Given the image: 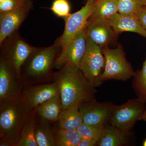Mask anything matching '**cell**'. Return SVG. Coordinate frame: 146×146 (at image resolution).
<instances>
[{
    "label": "cell",
    "mask_w": 146,
    "mask_h": 146,
    "mask_svg": "<svg viewBox=\"0 0 146 146\" xmlns=\"http://www.w3.org/2000/svg\"><path fill=\"white\" fill-rule=\"evenodd\" d=\"M56 146H78L82 140L77 129H68L58 127L56 123L53 127Z\"/></svg>",
    "instance_id": "21"
},
{
    "label": "cell",
    "mask_w": 146,
    "mask_h": 146,
    "mask_svg": "<svg viewBox=\"0 0 146 146\" xmlns=\"http://www.w3.org/2000/svg\"><path fill=\"white\" fill-rule=\"evenodd\" d=\"M86 27L73 39L66 52L59 55L56 60L54 68L58 70H80V64L87 45Z\"/></svg>",
    "instance_id": "9"
},
{
    "label": "cell",
    "mask_w": 146,
    "mask_h": 146,
    "mask_svg": "<svg viewBox=\"0 0 146 146\" xmlns=\"http://www.w3.org/2000/svg\"><path fill=\"white\" fill-rule=\"evenodd\" d=\"M102 50L105 59V67L102 77L103 81L110 80L127 81L133 77L135 72L127 61L121 45H118L115 48L104 47Z\"/></svg>",
    "instance_id": "4"
},
{
    "label": "cell",
    "mask_w": 146,
    "mask_h": 146,
    "mask_svg": "<svg viewBox=\"0 0 146 146\" xmlns=\"http://www.w3.org/2000/svg\"><path fill=\"white\" fill-rule=\"evenodd\" d=\"M51 123L39 116L35 131V138L38 146H56Z\"/></svg>",
    "instance_id": "20"
},
{
    "label": "cell",
    "mask_w": 146,
    "mask_h": 146,
    "mask_svg": "<svg viewBox=\"0 0 146 146\" xmlns=\"http://www.w3.org/2000/svg\"><path fill=\"white\" fill-rule=\"evenodd\" d=\"M118 13L123 15L135 14L144 5L143 0H117Z\"/></svg>",
    "instance_id": "24"
},
{
    "label": "cell",
    "mask_w": 146,
    "mask_h": 146,
    "mask_svg": "<svg viewBox=\"0 0 146 146\" xmlns=\"http://www.w3.org/2000/svg\"><path fill=\"white\" fill-rule=\"evenodd\" d=\"M35 109L40 117L51 123H56L62 110V102L60 94L39 105Z\"/></svg>",
    "instance_id": "17"
},
{
    "label": "cell",
    "mask_w": 146,
    "mask_h": 146,
    "mask_svg": "<svg viewBox=\"0 0 146 146\" xmlns=\"http://www.w3.org/2000/svg\"><path fill=\"white\" fill-rule=\"evenodd\" d=\"M86 29L87 36L101 48L116 43L119 36L108 20L88 21Z\"/></svg>",
    "instance_id": "12"
},
{
    "label": "cell",
    "mask_w": 146,
    "mask_h": 146,
    "mask_svg": "<svg viewBox=\"0 0 146 146\" xmlns=\"http://www.w3.org/2000/svg\"><path fill=\"white\" fill-rule=\"evenodd\" d=\"M118 13L117 0H96L88 21L105 19L108 20Z\"/></svg>",
    "instance_id": "19"
},
{
    "label": "cell",
    "mask_w": 146,
    "mask_h": 146,
    "mask_svg": "<svg viewBox=\"0 0 146 146\" xmlns=\"http://www.w3.org/2000/svg\"><path fill=\"white\" fill-rule=\"evenodd\" d=\"M8 1V0H0V3L3 2L5 1Z\"/></svg>",
    "instance_id": "35"
},
{
    "label": "cell",
    "mask_w": 146,
    "mask_h": 146,
    "mask_svg": "<svg viewBox=\"0 0 146 146\" xmlns=\"http://www.w3.org/2000/svg\"><path fill=\"white\" fill-rule=\"evenodd\" d=\"M95 2L87 0L86 4L80 10L70 13L63 19L65 23L64 31L56 41L61 49L59 55L63 54L66 52L73 39L86 27Z\"/></svg>",
    "instance_id": "8"
},
{
    "label": "cell",
    "mask_w": 146,
    "mask_h": 146,
    "mask_svg": "<svg viewBox=\"0 0 146 146\" xmlns=\"http://www.w3.org/2000/svg\"><path fill=\"white\" fill-rule=\"evenodd\" d=\"M0 46V56L12 66L21 78V68L35 47L28 44L18 31L7 36Z\"/></svg>",
    "instance_id": "5"
},
{
    "label": "cell",
    "mask_w": 146,
    "mask_h": 146,
    "mask_svg": "<svg viewBox=\"0 0 146 146\" xmlns=\"http://www.w3.org/2000/svg\"><path fill=\"white\" fill-rule=\"evenodd\" d=\"M98 145V142L92 139L88 138H82L78 146H96Z\"/></svg>",
    "instance_id": "29"
},
{
    "label": "cell",
    "mask_w": 146,
    "mask_h": 146,
    "mask_svg": "<svg viewBox=\"0 0 146 146\" xmlns=\"http://www.w3.org/2000/svg\"><path fill=\"white\" fill-rule=\"evenodd\" d=\"M87 1H90L93 2H95L96 0H87Z\"/></svg>",
    "instance_id": "34"
},
{
    "label": "cell",
    "mask_w": 146,
    "mask_h": 146,
    "mask_svg": "<svg viewBox=\"0 0 146 146\" xmlns=\"http://www.w3.org/2000/svg\"><path fill=\"white\" fill-rule=\"evenodd\" d=\"M104 128L83 123L77 130L82 138H88L98 142L101 138Z\"/></svg>",
    "instance_id": "25"
},
{
    "label": "cell",
    "mask_w": 146,
    "mask_h": 146,
    "mask_svg": "<svg viewBox=\"0 0 146 146\" xmlns=\"http://www.w3.org/2000/svg\"><path fill=\"white\" fill-rule=\"evenodd\" d=\"M60 94L59 88L54 82L49 83L24 84L22 98L32 108Z\"/></svg>",
    "instance_id": "13"
},
{
    "label": "cell",
    "mask_w": 146,
    "mask_h": 146,
    "mask_svg": "<svg viewBox=\"0 0 146 146\" xmlns=\"http://www.w3.org/2000/svg\"><path fill=\"white\" fill-rule=\"evenodd\" d=\"M24 84L12 66L0 56V102L22 97Z\"/></svg>",
    "instance_id": "10"
},
{
    "label": "cell",
    "mask_w": 146,
    "mask_h": 146,
    "mask_svg": "<svg viewBox=\"0 0 146 146\" xmlns=\"http://www.w3.org/2000/svg\"><path fill=\"white\" fill-rule=\"evenodd\" d=\"M33 8V3L0 13V44L7 36L18 31Z\"/></svg>",
    "instance_id": "14"
},
{
    "label": "cell",
    "mask_w": 146,
    "mask_h": 146,
    "mask_svg": "<svg viewBox=\"0 0 146 146\" xmlns=\"http://www.w3.org/2000/svg\"><path fill=\"white\" fill-rule=\"evenodd\" d=\"M131 131L123 130L110 125L104 128L101 138L97 146H123L130 145L132 140Z\"/></svg>",
    "instance_id": "16"
},
{
    "label": "cell",
    "mask_w": 146,
    "mask_h": 146,
    "mask_svg": "<svg viewBox=\"0 0 146 146\" xmlns=\"http://www.w3.org/2000/svg\"><path fill=\"white\" fill-rule=\"evenodd\" d=\"M142 26L146 29V6L143 5L135 13Z\"/></svg>",
    "instance_id": "28"
},
{
    "label": "cell",
    "mask_w": 146,
    "mask_h": 146,
    "mask_svg": "<svg viewBox=\"0 0 146 146\" xmlns=\"http://www.w3.org/2000/svg\"><path fill=\"white\" fill-rule=\"evenodd\" d=\"M39 115L35 109L32 116L24 126L16 146H38L35 138V131Z\"/></svg>",
    "instance_id": "22"
},
{
    "label": "cell",
    "mask_w": 146,
    "mask_h": 146,
    "mask_svg": "<svg viewBox=\"0 0 146 146\" xmlns=\"http://www.w3.org/2000/svg\"><path fill=\"white\" fill-rule=\"evenodd\" d=\"M118 35L124 32L135 33L146 38V29L142 26L135 14L123 15L117 13L108 19Z\"/></svg>",
    "instance_id": "15"
},
{
    "label": "cell",
    "mask_w": 146,
    "mask_h": 146,
    "mask_svg": "<svg viewBox=\"0 0 146 146\" xmlns=\"http://www.w3.org/2000/svg\"><path fill=\"white\" fill-rule=\"evenodd\" d=\"M0 146H13L10 142L6 139L0 138Z\"/></svg>",
    "instance_id": "30"
},
{
    "label": "cell",
    "mask_w": 146,
    "mask_h": 146,
    "mask_svg": "<svg viewBox=\"0 0 146 146\" xmlns=\"http://www.w3.org/2000/svg\"><path fill=\"white\" fill-rule=\"evenodd\" d=\"M80 104L72 106L67 109L61 110L56 123L58 127L68 129H77L83 123L79 110Z\"/></svg>",
    "instance_id": "18"
},
{
    "label": "cell",
    "mask_w": 146,
    "mask_h": 146,
    "mask_svg": "<svg viewBox=\"0 0 146 146\" xmlns=\"http://www.w3.org/2000/svg\"><path fill=\"white\" fill-rule=\"evenodd\" d=\"M132 87L137 98L146 104V58L142 69L135 72Z\"/></svg>",
    "instance_id": "23"
},
{
    "label": "cell",
    "mask_w": 146,
    "mask_h": 146,
    "mask_svg": "<svg viewBox=\"0 0 146 146\" xmlns=\"http://www.w3.org/2000/svg\"><path fill=\"white\" fill-rule=\"evenodd\" d=\"M34 110L22 97L0 102V138L16 146L23 128Z\"/></svg>",
    "instance_id": "3"
},
{
    "label": "cell",
    "mask_w": 146,
    "mask_h": 146,
    "mask_svg": "<svg viewBox=\"0 0 146 146\" xmlns=\"http://www.w3.org/2000/svg\"><path fill=\"white\" fill-rule=\"evenodd\" d=\"M115 105L95 99L80 105L79 110L84 123L104 128L109 123Z\"/></svg>",
    "instance_id": "11"
},
{
    "label": "cell",
    "mask_w": 146,
    "mask_h": 146,
    "mask_svg": "<svg viewBox=\"0 0 146 146\" xmlns=\"http://www.w3.org/2000/svg\"><path fill=\"white\" fill-rule=\"evenodd\" d=\"M141 120H143V121L146 122V110L145 112H144L143 115L142 116Z\"/></svg>",
    "instance_id": "31"
},
{
    "label": "cell",
    "mask_w": 146,
    "mask_h": 146,
    "mask_svg": "<svg viewBox=\"0 0 146 146\" xmlns=\"http://www.w3.org/2000/svg\"><path fill=\"white\" fill-rule=\"evenodd\" d=\"M105 67V59L102 48L88 36L85 53L82 60L80 70L89 82L95 87L100 86Z\"/></svg>",
    "instance_id": "6"
},
{
    "label": "cell",
    "mask_w": 146,
    "mask_h": 146,
    "mask_svg": "<svg viewBox=\"0 0 146 146\" xmlns=\"http://www.w3.org/2000/svg\"><path fill=\"white\" fill-rule=\"evenodd\" d=\"M144 5L146 6V0H143Z\"/></svg>",
    "instance_id": "33"
},
{
    "label": "cell",
    "mask_w": 146,
    "mask_h": 146,
    "mask_svg": "<svg viewBox=\"0 0 146 146\" xmlns=\"http://www.w3.org/2000/svg\"><path fill=\"white\" fill-rule=\"evenodd\" d=\"M53 82L57 84L59 88L62 110L96 99V87L86 79L80 70H58L54 74Z\"/></svg>",
    "instance_id": "2"
},
{
    "label": "cell",
    "mask_w": 146,
    "mask_h": 146,
    "mask_svg": "<svg viewBox=\"0 0 146 146\" xmlns=\"http://www.w3.org/2000/svg\"><path fill=\"white\" fill-rule=\"evenodd\" d=\"M60 50L56 41L50 46L35 47L21 68V78L24 84L52 82L53 69Z\"/></svg>",
    "instance_id": "1"
},
{
    "label": "cell",
    "mask_w": 146,
    "mask_h": 146,
    "mask_svg": "<svg viewBox=\"0 0 146 146\" xmlns=\"http://www.w3.org/2000/svg\"><path fill=\"white\" fill-rule=\"evenodd\" d=\"M70 9L68 0H54L50 8L54 15L63 19L70 14Z\"/></svg>",
    "instance_id": "26"
},
{
    "label": "cell",
    "mask_w": 146,
    "mask_h": 146,
    "mask_svg": "<svg viewBox=\"0 0 146 146\" xmlns=\"http://www.w3.org/2000/svg\"><path fill=\"white\" fill-rule=\"evenodd\" d=\"M146 110V104L138 98L128 100L120 105L114 106L110 125L123 130L131 131Z\"/></svg>",
    "instance_id": "7"
},
{
    "label": "cell",
    "mask_w": 146,
    "mask_h": 146,
    "mask_svg": "<svg viewBox=\"0 0 146 146\" xmlns=\"http://www.w3.org/2000/svg\"><path fill=\"white\" fill-rule=\"evenodd\" d=\"M31 3H33L32 0H8L1 2L0 13L10 11Z\"/></svg>",
    "instance_id": "27"
},
{
    "label": "cell",
    "mask_w": 146,
    "mask_h": 146,
    "mask_svg": "<svg viewBox=\"0 0 146 146\" xmlns=\"http://www.w3.org/2000/svg\"><path fill=\"white\" fill-rule=\"evenodd\" d=\"M143 146H146V139L144 141L143 143Z\"/></svg>",
    "instance_id": "32"
}]
</instances>
